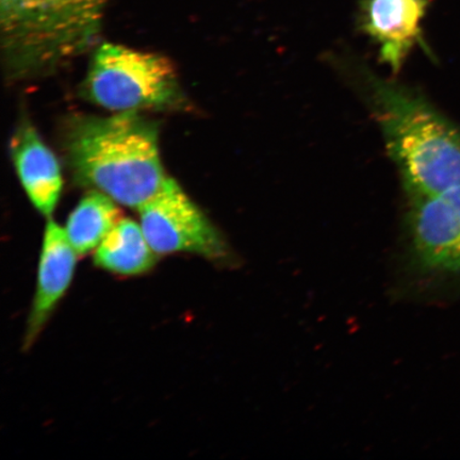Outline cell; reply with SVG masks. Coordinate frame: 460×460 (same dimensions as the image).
I'll list each match as a JSON object with an SVG mask.
<instances>
[{
	"mask_svg": "<svg viewBox=\"0 0 460 460\" xmlns=\"http://www.w3.org/2000/svg\"><path fill=\"white\" fill-rule=\"evenodd\" d=\"M63 146L78 185L132 209L152 199L168 178L157 125L139 112L75 117L68 120Z\"/></svg>",
	"mask_w": 460,
	"mask_h": 460,
	"instance_id": "obj_1",
	"label": "cell"
},
{
	"mask_svg": "<svg viewBox=\"0 0 460 460\" xmlns=\"http://www.w3.org/2000/svg\"><path fill=\"white\" fill-rule=\"evenodd\" d=\"M372 111L410 199L460 186V129L401 84L364 74Z\"/></svg>",
	"mask_w": 460,
	"mask_h": 460,
	"instance_id": "obj_2",
	"label": "cell"
},
{
	"mask_svg": "<svg viewBox=\"0 0 460 460\" xmlns=\"http://www.w3.org/2000/svg\"><path fill=\"white\" fill-rule=\"evenodd\" d=\"M108 0H0L4 66L9 79L53 74L94 48Z\"/></svg>",
	"mask_w": 460,
	"mask_h": 460,
	"instance_id": "obj_3",
	"label": "cell"
},
{
	"mask_svg": "<svg viewBox=\"0 0 460 460\" xmlns=\"http://www.w3.org/2000/svg\"><path fill=\"white\" fill-rule=\"evenodd\" d=\"M83 88L86 99L114 113L163 111L182 102L168 58L111 43L95 49Z\"/></svg>",
	"mask_w": 460,
	"mask_h": 460,
	"instance_id": "obj_4",
	"label": "cell"
},
{
	"mask_svg": "<svg viewBox=\"0 0 460 460\" xmlns=\"http://www.w3.org/2000/svg\"><path fill=\"white\" fill-rule=\"evenodd\" d=\"M137 212L143 233L158 256L188 252L217 263L232 258L221 233L174 178L168 176Z\"/></svg>",
	"mask_w": 460,
	"mask_h": 460,
	"instance_id": "obj_5",
	"label": "cell"
},
{
	"mask_svg": "<svg viewBox=\"0 0 460 460\" xmlns=\"http://www.w3.org/2000/svg\"><path fill=\"white\" fill-rule=\"evenodd\" d=\"M410 199L408 226L418 267L460 273V186Z\"/></svg>",
	"mask_w": 460,
	"mask_h": 460,
	"instance_id": "obj_6",
	"label": "cell"
},
{
	"mask_svg": "<svg viewBox=\"0 0 460 460\" xmlns=\"http://www.w3.org/2000/svg\"><path fill=\"white\" fill-rule=\"evenodd\" d=\"M77 252L67 238L66 229L54 220L46 224L40 254L36 292L27 320L25 350L31 349L65 297L76 271Z\"/></svg>",
	"mask_w": 460,
	"mask_h": 460,
	"instance_id": "obj_7",
	"label": "cell"
},
{
	"mask_svg": "<svg viewBox=\"0 0 460 460\" xmlns=\"http://www.w3.org/2000/svg\"><path fill=\"white\" fill-rule=\"evenodd\" d=\"M429 0H362L359 26L378 45L379 57L399 73L421 39Z\"/></svg>",
	"mask_w": 460,
	"mask_h": 460,
	"instance_id": "obj_8",
	"label": "cell"
},
{
	"mask_svg": "<svg viewBox=\"0 0 460 460\" xmlns=\"http://www.w3.org/2000/svg\"><path fill=\"white\" fill-rule=\"evenodd\" d=\"M10 153L28 199L40 214L50 217L63 186L59 161L37 129L28 123H22L15 131Z\"/></svg>",
	"mask_w": 460,
	"mask_h": 460,
	"instance_id": "obj_9",
	"label": "cell"
},
{
	"mask_svg": "<svg viewBox=\"0 0 460 460\" xmlns=\"http://www.w3.org/2000/svg\"><path fill=\"white\" fill-rule=\"evenodd\" d=\"M157 261L140 223L129 217H123L94 252L97 268L119 276L148 273Z\"/></svg>",
	"mask_w": 460,
	"mask_h": 460,
	"instance_id": "obj_10",
	"label": "cell"
},
{
	"mask_svg": "<svg viewBox=\"0 0 460 460\" xmlns=\"http://www.w3.org/2000/svg\"><path fill=\"white\" fill-rule=\"evenodd\" d=\"M119 204L108 195L90 189L67 218L66 233L79 256L95 252L122 220Z\"/></svg>",
	"mask_w": 460,
	"mask_h": 460,
	"instance_id": "obj_11",
	"label": "cell"
}]
</instances>
